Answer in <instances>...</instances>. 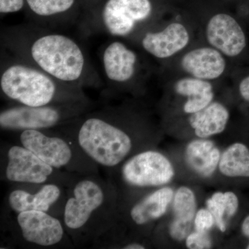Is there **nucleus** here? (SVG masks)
I'll list each match as a JSON object with an SVG mask.
<instances>
[{
    "mask_svg": "<svg viewBox=\"0 0 249 249\" xmlns=\"http://www.w3.org/2000/svg\"><path fill=\"white\" fill-rule=\"evenodd\" d=\"M25 4L26 0H0V14L2 17L5 15L24 11Z\"/></svg>",
    "mask_w": 249,
    "mask_h": 249,
    "instance_id": "obj_25",
    "label": "nucleus"
},
{
    "mask_svg": "<svg viewBox=\"0 0 249 249\" xmlns=\"http://www.w3.org/2000/svg\"><path fill=\"white\" fill-rule=\"evenodd\" d=\"M240 92L244 99L249 101V76L247 77L241 82Z\"/></svg>",
    "mask_w": 249,
    "mask_h": 249,
    "instance_id": "obj_26",
    "label": "nucleus"
},
{
    "mask_svg": "<svg viewBox=\"0 0 249 249\" xmlns=\"http://www.w3.org/2000/svg\"><path fill=\"white\" fill-rule=\"evenodd\" d=\"M19 186L13 187L5 198L6 213L38 211L62 219L69 188L56 183Z\"/></svg>",
    "mask_w": 249,
    "mask_h": 249,
    "instance_id": "obj_9",
    "label": "nucleus"
},
{
    "mask_svg": "<svg viewBox=\"0 0 249 249\" xmlns=\"http://www.w3.org/2000/svg\"><path fill=\"white\" fill-rule=\"evenodd\" d=\"M83 0H26L24 11L31 22L47 28L79 20Z\"/></svg>",
    "mask_w": 249,
    "mask_h": 249,
    "instance_id": "obj_12",
    "label": "nucleus"
},
{
    "mask_svg": "<svg viewBox=\"0 0 249 249\" xmlns=\"http://www.w3.org/2000/svg\"><path fill=\"white\" fill-rule=\"evenodd\" d=\"M173 211L175 217L170 226V234L174 240L182 241L189 235L196 212V196L190 188H178L174 199Z\"/></svg>",
    "mask_w": 249,
    "mask_h": 249,
    "instance_id": "obj_17",
    "label": "nucleus"
},
{
    "mask_svg": "<svg viewBox=\"0 0 249 249\" xmlns=\"http://www.w3.org/2000/svg\"><path fill=\"white\" fill-rule=\"evenodd\" d=\"M104 0H83V12L93 9V7L102 2Z\"/></svg>",
    "mask_w": 249,
    "mask_h": 249,
    "instance_id": "obj_27",
    "label": "nucleus"
},
{
    "mask_svg": "<svg viewBox=\"0 0 249 249\" xmlns=\"http://www.w3.org/2000/svg\"><path fill=\"white\" fill-rule=\"evenodd\" d=\"M206 36L211 45L228 56L239 55L246 47L242 28L229 15L217 14L211 18L206 29Z\"/></svg>",
    "mask_w": 249,
    "mask_h": 249,
    "instance_id": "obj_13",
    "label": "nucleus"
},
{
    "mask_svg": "<svg viewBox=\"0 0 249 249\" xmlns=\"http://www.w3.org/2000/svg\"><path fill=\"white\" fill-rule=\"evenodd\" d=\"M242 231L243 232L244 235L249 237V215L248 217H246L245 221L243 222L242 226ZM247 249H249V245Z\"/></svg>",
    "mask_w": 249,
    "mask_h": 249,
    "instance_id": "obj_28",
    "label": "nucleus"
},
{
    "mask_svg": "<svg viewBox=\"0 0 249 249\" xmlns=\"http://www.w3.org/2000/svg\"><path fill=\"white\" fill-rule=\"evenodd\" d=\"M103 75L108 88L129 84L137 74V53L119 40L105 44L100 52Z\"/></svg>",
    "mask_w": 249,
    "mask_h": 249,
    "instance_id": "obj_11",
    "label": "nucleus"
},
{
    "mask_svg": "<svg viewBox=\"0 0 249 249\" xmlns=\"http://www.w3.org/2000/svg\"><path fill=\"white\" fill-rule=\"evenodd\" d=\"M174 192L168 187L160 188L135 203L129 211V220L142 227L161 217L171 202Z\"/></svg>",
    "mask_w": 249,
    "mask_h": 249,
    "instance_id": "obj_16",
    "label": "nucleus"
},
{
    "mask_svg": "<svg viewBox=\"0 0 249 249\" xmlns=\"http://www.w3.org/2000/svg\"><path fill=\"white\" fill-rule=\"evenodd\" d=\"M121 165V179L128 186L136 188L167 184L175 175L169 160L160 152L154 150L135 154Z\"/></svg>",
    "mask_w": 249,
    "mask_h": 249,
    "instance_id": "obj_10",
    "label": "nucleus"
},
{
    "mask_svg": "<svg viewBox=\"0 0 249 249\" xmlns=\"http://www.w3.org/2000/svg\"><path fill=\"white\" fill-rule=\"evenodd\" d=\"M2 221L1 224L8 235L6 239L11 245L27 249L76 247L62 219L47 213L38 211L6 213Z\"/></svg>",
    "mask_w": 249,
    "mask_h": 249,
    "instance_id": "obj_5",
    "label": "nucleus"
},
{
    "mask_svg": "<svg viewBox=\"0 0 249 249\" xmlns=\"http://www.w3.org/2000/svg\"><path fill=\"white\" fill-rule=\"evenodd\" d=\"M1 178L16 184L56 183L70 188L78 175L55 169L19 144L1 151Z\"/></svg>",
    "mask_w": 249,
    "mask_h": 249,
    "instance_id": "obj_8",
    "label": "nucleus"
},
{
    "mask_svg": "<svg viewBox=\"0 0 249 249\" xmlns=\"http://www.w3.org/2000/svg\"><path fill=\"white\" fill-rule=\"evenodd\" d=\"M50 29L31 22L2 27L1 49L67 84L101 88L102 78L83 46Z\"/></svg>",
    "mask_w": 249,
    "mask_h": 249,
    "instance_id": "obj_1",
    "label": "nucleus"
},
{
    "mask_svg": "<svg viewBox=\"0 0 249 249\" xmlns=\"http://www.w3.org/2000/svg\"><path fill=\"white\" fill-rule=\"evenodd\" d=\"M83 89L60 81L1 49L0 91L10 104L39 107L88 101Z\"/></svg>",
    "mask_w": 249,
    "mask_h": 249,
    "instance_id": "obj_3",
    "label": "nucleus"
},
{
    "mask_svg": "<svg viewBox=\"0 0 249 249\" xmlns=\"http://www.w3.org/2000/svg\"><path fill=\"white\" fill-rule=\"evenodd\" d=\"M214 223L213 215L209 209H201L196 213L195 218L196 231L206 232L213 227Z\"/></svg>",
    "mask_w": 249,
    "mask_h": 249,
    "instance_id": "obj_23",
    "label": "nucleus"
},
{
    "mask_svg": "<svg viewBox=\"0 0 249 249\" xmlns=\"http://www.w3.org/2000/svg\"><path fill=\"white\" fill-rule=\"evenodd\" d=\"M183 70L201 80L217 78L225 70L226 62L216 49L199 48L186 54L181 60Z\"/></svg>",
    "mask_w": 249,
    "mask_h": 249,
    "instance_id": "obj_15",
    "label": "nucleus"
},
{
    "mask_svg": "<svg viewBox=\"0 0 249 249\" xmlns=\"http://www.w3.org/2000/svg\"><path fill=\"white\" fill-rule=\"evenodd\" d=\"M186 159L188 164L196 173L209 177L214 173L219 164L220 152L213 142L199 139L188 144Z\"/></svg>",
    "mask_w": 249,
    "mask_h": 249,
    "instance_id": "obj_19",
    "label": "nucleus"
},
{
    "mask_svg": "<svg viewBox=\"0 0 249 249\" xmlns=\"http://www.w3.org/2000/svg\"><path fill=\"white\" fill-rule=\"evenodd\" d=\"M152 12L151 0H104L83 12L78 21L85 36L105 34L124 37L132 35Z\"/></svg>",
    "mask_w": 249,
    "mask_h": 249,
    "instance_id": "obj_6",
    "label": "nucleus"
},
{
    "mask_svg": "<svg viewBox=\"0 0 249 249\" xmlns=\"http://www.w3.org/2000/svg\"><path fill=\"white\" fill-rule=\"evenodd\" d=\"M206 206L213 215L214 222L221 231L227 229L224 216L232 217L237 212L239 202L237 196L232 192L216 193L206 201Z\"/></svg>",
    "mask_w": 249,
    "mask_h": 249,
    "instance_id": "obj_22",
    "label": "nucleus"
},
{
    "mask_svg": "<svg viewBox=\"0 0 249 249\" xmlns=\"http://www.w3.org/2000/svg\"><path fill=\"white\" fill-rule=\"evenodd\" d=\"M189 42L186 28L179 23H173L164 30L147 31L141 38L142 49L157 58H167L184 48Z\"/></svg>",
    "mask_w": 249,
    "mask_h": 249,
    "instance_id": "obj_14",
    "label": "nucleus"
},
{
    "mask_svg": "<svg viewBox=\"0 0 249 249\" xmlns=\"http://www.w3.org/2000/svg\"><path fill=\"white\" fill-rule=\"evenodd\" d=\"M229 119L227 108L220 103L214 102L192 114L189 122L197 137L207 138L222 132Z\"/></svg>",
    "mask_w": 249,
    "mask_h": 249,
    "instance_id": "obj_18",
    "label": "nucleus"
},
{
    "mask_svg": "<svg viewBox=\"0 0 249 249\" xmlns=\"http://www.w3.org/2000/svg\"><path fill=\"white\" fill-rule=\"evenodd\" d=\"M98 174L80 176L68 188L62 222L75 247L92 245L119 215V192Z\"/></svg>",
    "mask_w": 249,
    "mask_h": 249,
    "instance_id": "obj_2",
    "label": "nucleus"
},
{
    "mask_svg": "<svg viewBox=\"0 0 249 249\" xmlns=\"http://www.w3.org/2000/svg\"><path fill=\"white\" fill-rule=\"evenodd\" d=\"M175 91L178 94L187 96L185 112L193 114L209 106L213 98V87L211 83L199 78H183L177 82Z\"/></svg>",
    "mask_w": 249,
    "mask_h": 249,
    "instance_id": "obj_20",
    "label": "nucleus"
},
{
    "mask_svg": "<svg viewBox=\"0 0 249 249\" xmlns=\"http://www.w3.org/2000/svg\"><path fill=\"white\" fill-rule=\"evenodd\" d=\"M219 168L225 176L249 178V150L242 143L232 144L220 158Z\"/></svg>",
    "mask_w": 249,
    "mask_h": 249,
    "instance_id": "obj_21",
    "label": "nucleus"
},
{
    "mask_svg": "<svg viewBox=\"0 0 249 249\" xmlns=\"http://www.w3.org/2000/svg\"><path fill=\"white\" fill-rule=\"evenodd\" d=\"M186 246L192 249H210L211 241L206 232L196 231L189 234L186 237Z\"/></svg>",
    "mask_w": 249,
    "mask_h": 249,
    "instance_id": "obj_24",
    "label": "nucleus"
},
{
    "mask_svg": "<svg viewBox=\"0 0 249 249\" xmlns=\"http://www.w3.org/2000/svg\"><path fill=\"white\" fill-rule=\"evenodd\" d=\"M19 145L34 152L55 169L78 176L98 174V165L66 134L53 129L13 132Z\"/></svg>",
    "mask_w": 249,
    "mask_h": 249,
    "instance_id": "obj_4",
    "label": "nucleus"
},
{
    "mask_svg": "<svg viewBox=\"0 0 249 249\" xmlns=\"http://www.w3.org/2000/svg\"><path fill=\"white\" fill-rule=\"evenodd\" d=\"M91 100L39 107L9 104L0 112V127L8 132L27 129H53L70 124L92 109Z\"/></svg>",
    "mask_w": 249,
    "mask_h": 249,
    "instance_id": "obj_7",
    "label": "nucleus"
}]
</instances>
